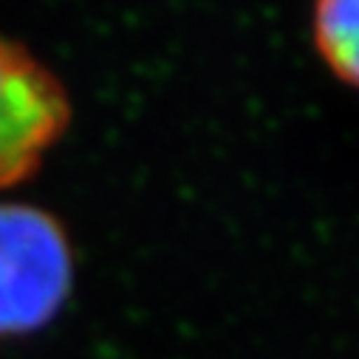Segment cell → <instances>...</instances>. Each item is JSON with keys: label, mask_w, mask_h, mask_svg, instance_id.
<instances>
[{"label": "cell", "mask_w": 359, "mask_h": 359, "mask_svg": "<svg viewBox=\"0 0 359 359\" xmlns=\"http://www.w3.org/2000/svg\"><path fill=\"white\" fill-rule=\"evenodd\" d=\"M71 289V246L43 210L0 204V339L57 317Z\"/></svg>", "instance_id": "6da1fadb"}, {"label": "cell", "mask_w": 359, "mask_h": 359, "mask_svg": "<svg viewBox=\"0 0 359 359\" xmlns=\"http://www.w3.org/2000/svg\"><path fill=\"white\" fill-rule=\"evenodd\" d=\"M68 125L62 85L0 37V187L23 182Z\"/></svg>", "instance_id": "7a4b0ae2"}, {"label": "cell", "mask_w": 359, "mask_h": 359, "mask_svg": "<svg viewBox=\"0 0 359 359\" xmlns=\"http://www.w3.org/2000/svg\"><path fill=\"white\" fill-rule=\"evenodd\" d=\"M314 43L328 68L359 88V0H317Z\"/></svg>", "instance_id": "3957f363"}]
</instances>
